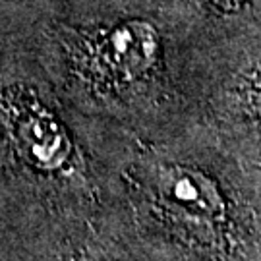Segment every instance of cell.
Masks as SVG:
<instances>
[{
  "instance_id": "cell-5",
  "label": "cell",
  "mask_w": 261,
  "mask_h": 261,
  "mask_svg": "<svg viewBox=\"0 0 261 261\" xmlns=\"http://www.w3.org/2000/svg\"><path fill=\"white\" fill-rule=\"evenodd\" d=\"M66 261H112L109 259V257H103V255H95V253H74L70 259H66Z\"/></svg>"
},
{
  "instance_id": "cell-3",
  "label": "cell",
  "mask_w": 261,
  "mask_h": 261,
  "mask_svg": "<svg viewBox=\"0 0 261 261\" xmlns=\"http://www.w3.org/2000/svg\"><path fill=\"white\" fill-rule=\"evenodd\" d=\"M155 197L170 221L192 228L188 232L213 236L224 226L226 205L213 180L192 168L168 167L157 178Z\"/></svg>"
},
{
  "instance_id": "cell-2",
  "label": "cell",
  "mask_w": 261,
  "mask_h": 261,
  "mask_svg": "<svg viewBox=\"0 0 261 261\" xmlns=\"http://www.w3.org/2000/svg\"><path fill=\"white\" fill-rule=\"evenodd\" d=\"M0 126L10 147L31 170L55 176L74 165V141L62 118L25 85L0 89Z\"/></svg>"
},
{
  "instance_id": "cell-1",
  "label": "cell",
  "mask_w": 261,
  "mask_h": 261,
  "mask_svg": "<svg viewBox=\"0 0 261 261\" xmlns=\"http://www.w3.org/2000/svg\"><path fill=\"white\" fill-rule=\"evenodd\" d=\"M56 39L72 84L103 103L145 91L163 68V37L147 19L60 28Z\"/></svg>"
},
{
  "instance_id": "cell-4",
  "label": "cell",
  "mask_w": 261,
  "mask_h": 261,
  "mask_svg": "<svg viewBox=\"0 0 261 261\" xmlns=\"http://www.w3.org/2000/svg\"><path fill=\"white\" fill-rule=\"evenodd\" d=\"M201 8L219 12V14H230V12H240L242 8L252 6L253 0H194Z\"/></svg>"
}]
</instances>
